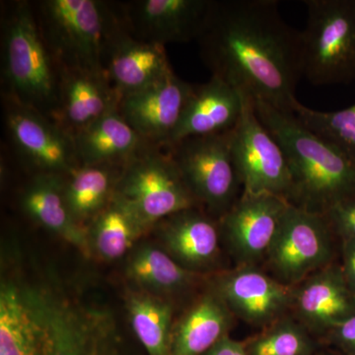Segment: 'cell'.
<instances>
[{"label": "cell", "instance_id": "1", "mask_svg": "<svg viewBox=\"0 0 355 355\" xmlns=\"http://www.w3.org/2000/svg\"><path fill=\"white\" fill-rule=\"evenodd\" d=\"M16 258H2L0 355H125L111 308Z\"/></svg>", "mask_w": 355, "mask_h": 355}, {"label": "cell", "instance_id": "2", "mask_svg": "<svg viewBox=\"0 0 355 355\" xmlns=\"http://www.w3.org/2000/svg\"><path fill=\"white\" fill-rule=\"evenodd\" d=\"M275 0H212L197 41L211 71L253 101L292 113L301 69L300 32Z\"/></svg>", "mask_w": 355, "mask_h": 355}, {"label": "cell", "instance_id": "3", "mask_svg": "<svg viewBox=\"0 0 355 355\" xmlns=\"http://www.w3.org/2000/svg\"><path fill=\"white\" fill-rule=\"evenodd\" d=\"M254 111L286 154L292 179L289 203L324 216L343 200L355 198V162L286 113L263 101Z\"/></svg>", "mask_w": 355, "mask_h": 355}, {"label": "cell", "instance_id": "4", "mask_svg": "<svg viewBox=\"0 0 355 355\" xmlns=\"http://www.w3.org/2000/svg\"><path fill=\"white\" fill-rule=\"evenodd\" d=\"M2 6V100L55 121L60 71L40 31L33 2L16 0Z\"/></svg>", "mask_w": 355, "mask_h": 355}, {"label": "cell", "instance_id": "5", "mask_svg": "<svg viewBox=\"0 0 355 355\" xmlns=\"http://www.w3.org/2000/svg\"><path fill=\"white\" fill-rule=\"evenodd\" d=\"M33 6L58 69L106 72L110 42L123 22L121 2L40 0Z\"/></svg>", "mask_w": 355, "mask_h": 355}, {"label": "cell", "instance_id": "6", "mask_svg": "<svg viewBox=\"0 0 355 355\" xmlns=\"http://www.w3.org/2000/svg\"><path fill=\"white\" fill-rule=\"evenodd\" d=\"M300 32L301 69L313 85L355 78V0H306Z\"/></svg>", "mask_w": 355, "mask_h": 355}, {"label": "cell", "instance_id": "7", "mask_svg": "<svg viewBox=\"0 0 355 355\" xmlns=\"http://www.w3.org/2000/svg\"><path fill=\"white\" fill-rule=\"evenodd\" d=\"M114 196L148 231L173 214L200 207L167 149L157 146L148 147L123 168Z\"/></svg>", "mask_w": 355, "mask_h": 355}, {"label": "cell", "instance_id": "8", "mask_svg": "<svg viewBox=\"0 0 355 355\" xmlns=\"http://www.w3.org/2000/svg\"><path fill=\"white\" fill-rule=\"evenodd\" d=\"M230 132L188 137L166 147L200 207L219 219L241 196Z\"/></svg>", "mask_w": 355, "mask_h": 355}, {"label": "cell", "instance_id": "9", "mask_svg": "<svg viewBox=\"0 0 355 355\" xmlns=\"http://www.w3.org/2000/svg\"><path fill=\"white\" fill-rule=\"evenodd\" d=\"M336 237L324 216L289 203L266 261L273 277L296 286L334 263Z\"/></svg>", "mask_w": 355, "mask_h": 355}, {"label": "cell", "instance_id": "10", "mask_svg": "<svg viewBox=\"0 0 355 355\" xmlns=\"http://www.w3.org/2000/svg\"><path fill=\"white\" fill-rule=\"evenodd\" d=\"M241 118L231 135V148L243 191L270 193L289 202L291 170L284 149L257 116L253 100L245 96Z\"/></svg>", "mask_w": 355, "mask_h": 355}, {"label": "cell", "instance_id": "11", "mask_svg": "<svg viewBox=\"0 0 355 355\" xmlns=\"http://www.w3.org/2000/svg\"><path fill=\"white\" fill-rule=\"evenodd\" d=\"M3 101L4 125L14 153L35 174L64 177L78 167L74 139L50 118L27 107Z\"/></svg>", "mask_w": 355, "mask_h": 355}, {"label": "cell", "instance_id": "12", "mask_svg": "<svg viewBox=\"0 0 355 355\" xmlns=\"http://www.w3.org/2000/svg\"><path fill=\"white\" fill-rule=\"evenodd\" d=\"M289 202L270 193L242 191L219 220L222 242L237 266L266 261Z\"/></svg>", "mask_w": 355, "mask_h": 355}, {"label": "cell", "instance_id": "13", "mask_svg": "<svg viewBox=\"0 0 355 355\" xmlns=\"http://www.w3.org/2000/svg\"><path fill=\"white\" fill-rule=\"evenodd\" d=\"M210 282L233 315L252 326L266 328L291 311L293 286L282 284L258 266H237Z\"/></svg>", "mask_w": 355, "mask_h": 355}, {"label": "cell", "instance_id": "14", "mask_svg": "<svg viewBox=\"0 0 355 355\" xmlns=\"http://www.w3.org/2000/svg\"><path fill=\"white\" fill-rule=\"evenodd\" d=\"M212 0H132L121 2L128 32L139 41L166 46L198 40Z\"/></svg>", "mask_w": 355, "mask_h": 355}, {"label": "cell", "instance_id": "15", "mask_svg": "<svg viewBox=\"0 0 355 355\" xmlns=\"http://www.w3.org/2000/svg\"><path fill=\"white\" fill-rule=\"evenodd\" d=\"M193 85L173 71L148 87L121 97L119 112L149 144L165 148L179 123Z\"/></svg>", "mask_w": 355, "mask_h": 355}, {"label": "cell", "instance_id": "16", "mask_svg": "<svg viewBox=\"0 0 355 355\" xmlns=\"http://www.w3.org/2000/svg\"><path fill=\"white\" fill-rule=\"evenodd\" d=\"M154 228L161 248L187 270L205 275L217 268L222 242L219 220L202 207L173 214Z\"/></svg>", "mask_w": 355, "mask_h": 355}, {"label": "cell", "instance_id": "17", "mask_svg": "<svg viewBox=\"0 0 355 355\" xmlns=\"http://www.w3.org/2000/svg\"><path fill=\"white\" fill-rule=\"evenodd\" d=\"M293 317L310 333L326 336L355 315V294L342 266L331 263L293 287Z\"/></svg>", "mask_w": 355, "mask_h": 355}, {"label": "cell", "instance_id": "18", "mask_svg": "<svg viewBox=\"0 0 355 355\" xmlns=\"http://www.w3.org/2000/svg\"><path fill=\"white\" fill-rule=\"evenodd\" d=\"M58 108L55 121L72 137L119 108L121 95L106 72L69 69H58Z\"/></svg>", "mask_w": 355, "mask_h": 355}, {"label": "cell", "instance_id": "19", "mask_svg": "<svg viewBox=\"0 0 355 355\" xmlns=\"http://www.w3.org/2000/svg\"><path fill=\"white\" fill-rule=\"evenodd\" d=\"M105 71L123 97L153 85L173 69L165 46L135 39L128 32L123 18L110 42Z\"/></svg>", "mask_w": 355, "mask_h": 355}, {"label": "cell", "instance_id": "20", "mask_svg": "<svg viewBox=\"0 0 355 355\" xmlns=\"http://www.w3.org/2000/svg\"><path fill=\"white\" fill-rule=\"evenodd\" d=\"M244 102L240 91L218 77L211 76L207 83L193 85L179 123L166 147L188 137L230 132L241 118Z\"/></svg>", "mask_w": 355, "mask_h": 355}, {"label": "cell", "instance_id": "21", "mask_svg": "<svg viewBox=\"0 0 355 355\" xmlns=\"http://www.w3.org/2000/svg\"><path fill=\"white\" fill-rule=\"evenodd\" d=\"M19 207L28 218L92 258L88 228L79 225L70 214L64 193V177L31 175L19 195Z\"/></svg>", "mask_w": 355, "mask_h": 355}, {"label": "cell", "instance_id": "22", "mask_svg": "<svg viewBox=\"0 0 355 355\" xmlns=\"http://www.w3.org/2000/svg\"><path fill=\"white\" fill-rule=\"evenodd\" d=\"M234 315L211 282L175 322L170 355H202L229 336Z\"/></svg>", "mask_w": 355, "mask_h": 355}, {"label": "cell", "instance_id": "23", "mask_svg": "<svg viewBox=\"0 0 355 355\" xmlns=\"http://www.w3.org/2000/svg\"><path fill=\"white\" fill-rule=\"evenodd\" d=\"M73 139L80 165L125 167L148 147L153 146L128 125L119 108L94 121Z\"/></svg>", "mask_w": 355, "mask_h": 355}, {"label": "cell", "instance_id": "24", "mask_svg": "<svg viewBox=\"0 0 355 355\" xmlns=\"http://www.w3.org/2000/svg\"><path fill=\"white\" fill-rule=\"evenodd\" d=\"M125 275L137 288L170 300L197 288L205 277L187 270L162 248L151 244L140 245L130 252Z\"/></svg>", "mask_w": 355, "mask_h": 355}, {"label": "cell", "instance_id": "25", "mask_svg": "<svg viewBox=\"0 0 355 355\" xmlns=\"http://www.w3.org/2000/svg\"><path fill=\"white\" fill-rule=\"evenodd\" d=\"M123 167L79 165L64 177L65 202L74 220L87 228L114 197Z\"/></svg>", "mask_w": 355, "mask_h": 355}, {"label": "cell", "instance_id": "26", "mask_svg": "<svg viewBox=\"0 0 355 355\" xmlns=\"http://www.w3.org/2000/svg\"><path fill=\"white\" fill-rule=\"evenodd\" d=\"M125 307L132 331L147 354L170 355L173 301L135 287L125 292Z\"/></svg>", "mask_w": 355, "mask_h": 355}, {"label": "cell", "instance_id": "27", "mask_svg": "<svg viewBox=\"0 0 355 355\" xmlns=\"http://www.w3.org/2000/svg\"><path fill=\"white\" fill-rule=\"evenodd\" d=\"M93 257L105 261L120 260L135 248L148 230L120 198L114 196L88 225Z\"/></svg>", "mask_w": 355, "mask_h": 355}, {"label": "cell", "instance_id": "28", "mask_svg": "<svg viewBox=\"0 0 355 355\" xmlns=\"http://www.w3.org/2000/svg\"><path fill=\"white\" fill-rule=\"evenodd\" d=\"M292 113L308 130L355 162V104L340 111L321 112L296 100Z\"/></svg>", "mask_w": 355, "mask_h": 355}, {"label": "cell", "instance_id": "29", "mask_svg": "<svg viewBox=\"0 0 355 355\" xmlns=\"http://www.w3.org/2000/svg\"><path fill=\"white\" fill-rule=\"evenodd\" d=\"M248 355H313L311 333L293 316L280 318L245 343Z\"/></svg>", "mask_w": 355, "mask_h": 355}, {"label": "cell", "instance_id": "30", "mask_svg": "<svg viewBox=\"0 0 355 355\" xmlns=\"http://www.w3.org/2000/svg\"><path fill=\"white\" fill-rule=\"evenodd\" d=\"M324 217L340 242L355 241V198L336 203Z\"/></svg>", "mask_w": 355, "mask_h": 355}, {"label": "cell", "instance_id": "31", "mask_svg": "<svg viewBox=\"0 0 355 355\" xmlns=\"http://www.w3.org/2000/svg\"><path fill=\"white\" fill-rule=\"evenodd\" d=\"M327 338L336 347L342 349L345 354L355 350V315L347 321L338 324L330 333L327 334Z\"/></svg>", "mask_w": 355, "mask_h": 355}, {"label": "cell", "instance_id": "32", "mask_svg": "<svg viewBox=\"0 0 355 355\" xmlns=\"http://www.w3.org/2000/svg\"><path fill=\"white\" fill-rule=\"evenodd\" d=\"M342 270L349 288L355 294V241L340 242Z\"/></svg>", "mask_w": 355, "mask_h": 355}, {"label": "cell", "instance_id": "33", "mask_svg": "<svg viewBox=\"0 0 355 355\" xmlns=\"http://www.w3.org/2000/svg\"><path fill=\"white\" fill-rule=\"evenodd\" d=\"M202 355H248L245 343L233 340L230 336L222 338L209 352Z\"/></svg>", "mask_w": 355, "mask_h": 355}, {"label": "cell", "instance_id": "34", "mask_svg": "<svg viewBox=\"0 0 355 355\" xmlns=\"http://www.w3.org/2000/svg\"><path fill=\"white\" fill-rule=\"evenodd\" d=\"M345 355H355V350H354V352H349V354H347Z\"/></svg>", "mask_w": 355, "mask_h": 355}]
</instances>
